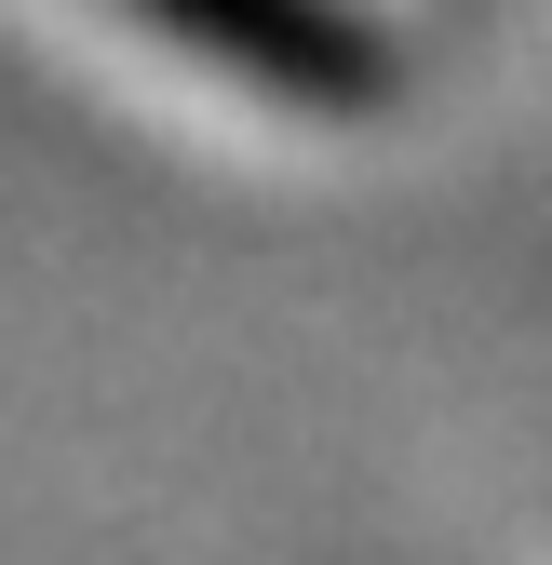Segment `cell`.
Masks as SVG:
<instances>
[{
  "instance_id": "6da1fadb",
  "label": "cell",
  "mask_w": 552,
  "mask_h": 565,
  "mask_svg": "<svg viewBox=\"0 0 552 565\" xmlns=\"http://www.w3.org/2000/svg\"><path fill=\"white\" fill-rule=\"evenodd\" d=\"M135 28H162L176 54L230 67L243 95L310 108V121H364L391 108V28L364 0H121Z\"/></svg>"
}]
</instances>
